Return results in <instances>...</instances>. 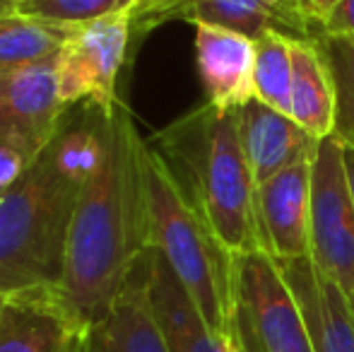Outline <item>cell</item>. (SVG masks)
<instances>
[{"instance_id":"25","label":"cell","mask_w":354,"mask_h":352,"mask_svg":"<svg viewBox=\"0 0 354 352\" xmlns=\"http://www.w3.org/2000/svg\"><path fill=\"white\" fill-rule=\"evenodd\" d=\"M306 3L311 5L313 15H316V17L323 22V27H326V19L330 17L333 10L337 8V3H340V0H306Z\"/></svg>"},{"instance_id":"15","label":"cell","mask_w":354,"mask_h":352,"mask_svg":"<svg viewBox=\"0 0 354 352\" xmlns=\"http://www.w3.org/2000/svg\"><path fill=\"white\" fill-rule=\"evenodd\" d=\"M147 254L111 309L87 328L84 352H169L149 299Z\"/></svg>"},{"instance_id":"11","label":"cell","mask_w":354,"mask_h":352,"mask_svg":"<svg viewBox=\"0 0 354 352\" xmlns=\"http://www.w3.org/2000/svg\"><path fill=\"white\" fill-rule=\"evenodd\" d=\"M311 165L299 162L258 183L263 237L277 261L311 256Z\"/></svg>"},{"instance_id":"5","label":"cell","mask_w":354,"mask_h":352,"mask_svg":"<svg viewBox=\"0 0 354 352\" xmlns=\"http://www.w3.org/2000/svg\"><path fill=\"white\" fill-rule=\"evenodd\" d=\"M232 348L239 352H316L301 306L268 251L236 256Z\"/></svg>"},{"instance_id":"29","label":"cell","mask_w":354,"mask_h":352,"mask_svg":"<svg viewBox=\"0 0 354 352\" xmlns=\"http://www.w3.org/2000/svg\"><path fill=\"white\" fill-rule=\"evenodd\" d=\"M232 352H239V350H234V348H232Z\"/></svg>"},{"instance_id":"24","label":"cell","mask_w":354,"mask_h":352,"mask_svg":"<svg viewBox=\"0 0 354 352\" xmlns=\"http://www.w3.org/2000/svg\"><path fill=\"white\" fill-rule=\"evenodd\" d=\"M24 167H27V162H24L17 152L0 145V193L19 176V172H22Z\"/></svg>"},{"instance_id":"9","label":"cell","mask_w":354,"mask_h":352,"mask_svg":"<svg viewBox=\"0 0 354 352\" xmlns=\"http://www.w3.org/2000/svg\"><path fill=\"white\" fill-rule=\"evenodd\" d=\"M171 19L191 22L193 27H222L248 39L277 32L294 41H316L326 29L306 0H178L162 15L159 24Z\"/></svg>"},{"instance_id":"17","label":"cell","mask_w":354,"mask_h":352,"mask_svg":"<svg viewBox=\"0 0 354 352\" xmlns=\"http://www.w3.org/2000/svg\"><path fill=\"white\" fill-rule=\"evenodd\" d=\"M289 116L316 140L335 136L337 89L326 56L316 41H294Z\"/></svg>"},{"instance_id":"2","label":"cell","mask_w":354,"mask_h":352,"mask_svg":"<svg viewBox=\"0 0 354 352\" xmlns=\"http://www.w3.org/2000/svg\"><path fill=\"white\" fill-rule=\"evenodd\" d=\"M102 109H68L51 142L0 193V297L61 285L75 203L99 155Z\"/></svg>"},{"instance_id":"21","label":"cell","mask_w":354,"mask_h":352,"mask_svg":"<svg viewBox=\"0 0 354 352\" xmlns=\"http://www.w3.org/2000/svg\"><path fill=\"white\" fill-rule=\"evenodd\" d=\"M133 10H136V0H29L17 10V15L71 29L109 15L133 12Z\"/></svg>"},{"instance_id":"27","label":"cell","mask_w":354,"mask_h":352,"mask_svg":"<svg viewBox=\"0 0 354 352\" xmlns=\"http://www.w3.org/2000/svg\"><path fill=\"white\" fill-rule=\"evenodd\" d=\"M345 167H347V178H350L352 196H354V147L345 145Z\"/></svg>"},{"instance_id":"1","label":"cell","mask_w":354,"mask_h":352,"mask_svg":"<svg viewBox=\"0 0 354 352\" xmlns=\"http://www.w3.org/2000/svg\"><path fill=\"white\" fill-rule=\"evenodd\" d=\"M140 138L126 104L102 109L99 155L75 203L58 295L87 326L102 319L149 251Z\"/></svg>"},{"instance_id":"16","label":"cell","mask_w":354,"mask_h":352,"mask_svg":"<svg viewBox=\"0 0 354 352\" xmlns=\"http://www.w3.org/2000/svg\"><path fill=\"white\" fill-rule=\"evenodd\" d=\"M147 285L169 352H232V345L207 326L186 287L154 249L147 254Z\"/></svg>"},{"instance_id":"12","label":"cell","mask_w":354,"mask_h":352,"mask_svg":"<svg viewBox=\"0 0 354 352\" xmlns=\"http://www.w3.org/2000/svg\"><path fill=\"white\" fill-rule=\"evenodd\" d=\"M196 63L205 104L236 111L256 99V44L239 32L196 24Z\"/></svg>"},{"instance_id":"8","label":"cell","mask_w":354,"mask_h":352,"mask_svg":"<svg viewBox=\"0 0 354 352\" xmlns=\"http://www.w3.org/2000/svg\"><path fill=\"white\" fill-rule=\"evenodd\" d=\"M66 113L58 56L0 71V145L27 165L51 142Z\"/></svg>"},{"instance_id":"28","label":"cell","mask_w":354,"mask_h":352,"mask_svg":"<svg viewBox=\"0 0 354 352\" xmlns=\"http://www.w3.org/2000/svg\"><path fill=\"white\" fill-rule=\"evenodd\" d=\"M350 306H352V314H354V295L350 297Z\"/></svg>"},{"instance_id":"26","label":"cell","mask_w":354,"mask_h":352,"mask_svg":"<svg viewBox=\"0 0 354 352\" xmlns=\"http://www.w3.org/2000/svg\"><path fill=\"white\" fill-rule=\"evenodd\" d=\"M29 0H0V15H15Z\"/></svg>"},{"instance_id":"7","label":"cell","mask_w":354,"mask_h":352,"mask_svg":"<svg viewBox=\"0 0 354 352\" xmlns=\"http://www.w3.org/2000/svg\"><path fill=\"white\" fill-rule=\"evenodd\" d=\"M133 37V12L109 15L68 29L58 53V87L68 109L77 104L113 106L116 82Z\"/></svg>"},{"instance_id":"4","label":"cell","mask_w":354,"mask_h":352,"mask_svg":"<svg viewBox=\"0 0 354 352\" xmlns=\"http://www.w3.org/2000/svg\"><path fill=\"white\" fill-rule=\"evenodd\" d=\"M142 174L149 249L162 254L207 326L232 345L236 256L203 220L167 162L147 140L142 150Z\"/></svg>"},{"instance_id":"13","label":"cell","mask_w":354,"mask_h":352,"mask_svg":"<svg viewBox=\"0 0 354 352\" xmlns=\"http://www.w3.org/2000/svg\"><path fill=\"white\" fill-rule=\"evenodd\" d=\"M277 266L301 306L316 352H354L350 297L326 272L318 270L311 256L277 261Z\"/></svg>"},{"instance_id":"22","label":"cell","mask_w":354,"mask_h":352,"mask_svg":"<svg viewBox=\"0 0 354 352\" xmlns=\"http://www.w3.org/2000/svg\"><path fill=\"white\" fill-rule=\"evenodd\" d=\"M178 0H136L133 10V34H145L149 29L159 27V19L171 5Z\"/></svg>"},{"instance_id":"14","label":"cell","mask_w":354,"mask_h":352,"mask_svg":"<svg viewBox=\"0 0 354 352\" xmlns=\"http://www.w3.org/2000/svg\"><path fill=\"white\" fill-rule=\"evenodd\" d=\"M236 113L246 160L258 183L299 162H313L321 140L304 131L292 116L258 99H251Z\"/></svg>"},{"instance_id":"19","label":"cell","mask_w":354,"mask_h":352,"mask_svg":"<svg viewBox=\"0 0 354 352\" xmlns=\"http://www.w3.org/2000/svg\"><path fill=\"white\" fill-rule=\"evenodd\" d=\"M256 44V99L289 116V97H292V46L294 39L277 32L261 34Z\"/></svg>"},{"instance_id":"18","label":"cell","mask_w":354,"mask_h":352,"mask_svg":"<svg viewBox=\"0 0 354 352\" xmlns=\"http://www.w3.org/2000/svg\"><path fill=\"white\" fill-rule=\"evenodd\" d=\"M66 39V27L39 22L17 12L0 15V71L58 56Z\"/></svg>"},{"instance_id":"6","label":"cell","mask_w":354,"mask_h":352,"mask_svg":"<svg viewBox=\"0 0 354 352\" xmlns=\"http://www.w3.org/2000/svg\"><path fill=\"white\" fill-rule=\"evenodd\" d=\"M311 261L347 297L354 295V196L345 145L335 136L318 142L311 165Z\"/></svg>"},{"instance_id":"23","label":"cell","mask_w":354,"mask_h":352,"mask_svg":"<svg viewBox=\"0 0 354 352\" xmlns=\"http://www.w3.org/2000/svg\"><path fill=\"white\" fill-rule=\"evenodd\" d=\"M326 32L354 39V0H340L333 15L326 19Z\"/></svg>"},{"instance_id":"10","label":"cell","mask_w":354,"mask_h":352,"mask_svg":"<svg viewBox=\"0 0 354 352\" xmlns=\"http://www.w3.org/2000/svg\"><path fill=\"white\" fill-rule=\"evenodd\" d=\"M87 328L56 290L0 297V352H84Z\"/></svg>"},{"instance_id":"3","label":"cell","mask_w":354,"mask_h":352,"mask_svg":"<svg viewBox=\"0 0 354 352\" xmlns=\"http://www.w3.org/2000/svg\"><path fill=\"white\" fill-rule=\"evenodd\" d=\"M236 111L203 104L169 123L149 145L222 244L243 256L268 246L258 215V181L246 160Z\"/></svg>"},{"instance_id":"20","label":"cell","mask_w":354,"mask_h":352,"mask_svg":"<svg viewBox=\"0 0 354 352\" xmlns=\"http://www.w3.org/2000/svg\"><path fill=\"white\" fill-rule=\"evenodd\" d=\"M326 56L330 73L335 77L337 89V118H335V138L342 145L354 147V39L337 37V34H323L316 39Z\"/></svg>"}]
</instances>
